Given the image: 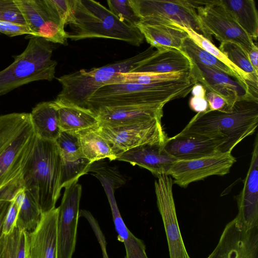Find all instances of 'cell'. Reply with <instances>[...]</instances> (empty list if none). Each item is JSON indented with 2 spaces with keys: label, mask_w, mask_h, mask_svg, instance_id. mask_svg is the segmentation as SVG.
Instances as JSON below:
<instances>
[{
  "label": "cell",
  "mask_w": 258,
  "mask_h": 258,
  "mask_svg": "<svg viewBox=\"0 0 258 258\" xmlns=\"http://www.w3.org/2000/svg\"><path fill=\"white\" fill-rule=\"evenodd\" d=\"M235 162L230 152L218 153L192 160H176L166 174L173 178V183L185 188L193 182L212 175L227 174Z\"/></svg>",
  "instance_id": "obj_12"
},
{
  "label": "cell",
  "mask_w": 258,
  "mask_h": 258,
  "mask_svg": "<svg viewBox=\"0 0 258 258\" xmlns=\"http://www.w3.org/2000/svg\"><path fill=\"white\" fill-rule=\"evenodd\" d=\"M190 73V72L169 73L130 72L118 74L107 84L125 83L148 85L176 81L189 78L191 76Z\"/></svg>",
  "instance_id": "obj_30"
},
{
  "label": "cell",
  "mask_w": 258,
  "mask_h": 258,
  "mask_svg": "<svg viewBox=\"0 0 258 258\" xmlns=\"http://www.w3.org/2000/svg\"><path fill=\"white\" fill-rule=\"evenodd\" d=\"M24 194L25 189L19 191L11 201V204L4 222L3 234L5 235L9 234L15 227Z\"/></svg>",
  "instance_id": "obj_38"
},
{
  "label": "cell",
  "mask_w": 258,
  "mask_h": 258,
  "mask_svg": "<svg viewBox=\"0 0 258 258\" xmlns=\"http://www.w3.org/2000/svg\"><path fill=\"white\" fill-rule=\"evenodd\" d=\"M41 215L42 213L35 201L28 192L25 190L16 226L25 231L30 232L37 226Z\"/></svg>",
  "instance_id": "obj_33"
},
{
  "label": "cell",
  "mask_w": 258,
  "mask_h": 258,
  "mask_svg": "<svg viewBox=\"0 0 258 258\" xmlns=\"http://www.w3.org/2000/svg\"><path fill=\"white\" fill-rule=\"evenodd\" d=\"M112 190L106 191L110 206L113 221L117 233V239L122 242L125 249L124 258H149L144 242L136 237L126 226L120 215Z\"/></svg>",
  "instance_id": "obj_26"
},
{
  "label": "cell",
  "mask_w": 258,
  "mask_h": 258,
  "mask_svg": "<svg viewBox=\"0 0 258 258\" xmlns=\"http://www.w3.org/2000/svg\"><path fill=\"white\" fill-rule=\"evenodd\" d=\"M54 49L52 43L42 38H29L24 50L0 71V96L33 82L51 81L57 64L52 59Z\"/></svg>",
  "instance_id": "obj_7"
},
{
  "label": "cell",
  "mask_w": 258,
  "mask_h": 258,
  "mask_svg": "<svg viewBox=\"0 0 258 258\" xmlns=\"http://www.w3.org/2000/svg\"><path fill=\"white\" fill-rule=\"evenodd\" d=\"M14 1L32 33V37H40L52 43L67 45V31L50 0Z\"/></svg>",
  "instance_id": "obj_11"
},
{
  "label": "cell",
  "mask_w": 258,
  "mask_h": 258,
  "mask_svg": "<svg viewBox=\"0 0 258 258\" xmlns=\"http://www.w3.org/2000/svg\"><path fill=\"white\" fill-rule=\"evenodd\" d=\"M61 157L55 141L37 137L23 171L25 190L28 192L42 214L55 208L60 195Z\"/></svg>",
  "instance_id": "obj_5"
},
{
  "label": "cell",
  "mask_w": 258,
  "mask_h": 258,
  "mask_svg": "<svg viewBox=\"0 0 258 258\" xmlns=\"http://www.w3.org/2000/svg\"><path fill=\"white\" fill-rule=\"evenodd\" d=\"M205 97L208 103V110H223L227 107L225 99L217 94L207 91Z\"/></svg>",
  "instance_id": "obj_43"
},
{
  "label": "cell",
  "mask_w": 258,
  "mask_h": 258,
  "mask_svg": "<svg viewBox=\"0 0 258 258\" xmlns=\"http://www.w3.org/2000/svg\"><path fill=\"white\" fill-rule=\"evenodd\" d=\"M250 164L243 187L237 196L238 214L235 217L246 230L258 227V138L255 137Z\"/></svg>",
  "instance_id": "obj_19"
},
{
  "label": "cell",
  "mask_w": 258,
  "mask_h": 258,
  "mask_svg": "<svg viewBox=\"0 0 258 258\" xmlns=\"http://www.w3.org/2000/svg\"><path fill=\"white\" fill-rule=\"evenodd\" d=\"M55 102L61 131L77 132L98 125L97 115L90 110Z\"/></svg>",
  "instance_id": "obj_29"
},
{
  "label": "cell",
  "mask_w": 258,
  "mask_h": 258,
  "mask_svg": "<svg viewBox=\"0 0 258 258\" xmlns=\"http://www.w3.org/2000/svg\"><path fill=\"white\" fill-rule=\"evenodd\" d=\"M59 208L45 213L36 228L26 232V255L28 258H57V220Z\"/></svg>",
  "instance_id": "obj_18"
},
{
  "label": "cell",
  "mask_w": 258,
  "mask_h": 258,
  "mask_svg": "<svg viewBox=\"0 0 258 258\" xmlns=\"http://www.w3.org/2000/svg\"><path fill=\"white\" fill-rule=\"evenodd\" d=\"M25 258H28L26 255L25 256Z\"/></svg>",
  "instance_id": "obj_48"
},
{
  "label": "cell",
  "mask_w": 258,
  "mask_h": 258,
  "mask_svg": "<svg viewBox=\"0 0 258 258\" xmlns=\"http://www.w3.org/2000/svg\"><path fill=\"white\" fill-rule=\"evenodd\" d=\"M239 69L252 76L258 77V73L251 66L248 53L238 44L231 41L220 43L218 48Z\"/></svg>",
  "instance_id": "obj_34"
},
{
  "label": "cell",
  "mask_w": 258,
  "mask_h": 258,
  "mask_svg": "<svg viewBox=\"0 0 258 258\" xmlns=\"http://www.w3.org/2000/svg\"><path fill=\"white\" fill-rule=\"evenodd\" d=\"M207 258H258V227L246 230L235 218L226 225Z\"/></svg>",
  "instance_id": "obj_15"
},
{
  "label": "cell",
  "mask_w": 258,
  "mask_h": 258,
  "mask_svg": "<svg viewBox=\"0 0 258 258\" xmlns=\"http://www.w3.org/2000/svg\"><path fill=\"white\" fill-rule=\"evenodd\" d=\"M239 26L252 38L258 36V13L253 0H220Z\"/></svg>",
  "instance_id": "obj_27"
},
{
  "label": "cell",
  "mask_w": 258,
  "mask_h": 258,
  "mask_svg": "<svg viewBox=\"0 0 258 258\" xmlns=\"http://www.w3.org/2000/svg\"><path fill=\"white\" fill-rule=\"evenodd\" d=\"M163 144L150 143L141 145L118 154L116 160L146 168L156 177L160 174H166L176 160L164 150Z\"/></svg>",
  "instance_id": "obj_20"
},
{
  "label": "cell",
  "mask_w": 258,
  "mask_h": 258,
  "mask_svg": "<svg viewBox=\"0 0 258 258\" xmlns=\"http://www.w3.org/2000/svg\"><path fill=\"white\" fill-rule=\"evenodd\" d=\"M36 139L30 113L0 115V200L25 189L23 171Z\"/></svg>",
  "instance_id": "obj_1"
},
{
  "label": "cell",
  "mask_w": 258,
  "mask_h": 258,
  "mask_svg": "<svg viewBox=\"0 0 258 258\" xmlns=\"http://www.w3.org/2000/svg\"><path fill=\"white\" fill-rule=\"evenodd\" d=\"M164 105H138L104 107L95 112L99 122L127 124L161 119Z\"/></svg>",
  "instance_id": "obj_21"
},
{
  "label": "cell",
  "mask_w": 258,
  "mask_h": 258,
  "mask_svg": "<svg viewBox=\"0 0 258 258\" xmlns=\"http://www.w3.org/2000/svg\"><path fill=\"white\" fill-rule=\"evenodd\" d=\"M196 83L191 76L176 81L153 84L115 83L104 85L89 98L87 108L95 113L104 108L128 105H165L187 96Z\"/></svg>",
  "instance_id": "obj_3"
},
{
  "label": "cell",
  "mask_w": 258,
  "mask_h": 258,
  "mask_svg": "<svg viewBox=\"0 0 258 258\" xmlns=\"http://www.w3.org/2000/svg\"><path fill=\"white\" fill-rule=\"evenodd\" d=\"M82 216L84 217L88 221L91 226L100 245L103 258H109L106 250V241L105 238L97 221L90 212L85 210L80 211L79 217Z\"/></svg>",
  "instance_id": "obj_40"
},
{
  "label": "cell",
  "mask_w": 258,
  "mask_h": 258,
  "mask_svg": "<svg viewBox=\"0 0 258 258\" xmlns=\"http://www.w3.org/2000/svg\"><path fill=\"white\" fill-rule=\"evenodd\" d=\"M61 24L64 26L69 22L72 13V0H50Z\"/></svg>",
  "instance_id": "obj_42"
},
{
  "label": "cell",
  "mask_w": 258,
  "mask_h": 258,
  "mask_svg": "<svg viewBox=\"0 0 258 258\" xmlns=\"http://www.w3.org/2000/svg\"><path fill=\"white\" fill-rule=\"evenodd\" d=\"M223 143L208 136L178 133L168 138L163 145L164 150L176 160L198 159L222 153Z\"/></svg>",
  "instance_id": "obj_17"
},
{
  "label": "cell",
  "mask_w": 258,
  "mask_h": 258,
  "mask_svg": "<svg viewBox=\"0 0 258 258\" xmlns=\"http://www.w3.org/2000/svg\"><path fill=\"white\" fill-rule=\"evenodd\" d=\"M157 177L155 181L157 204L164 224L170 258H190L179 228L172 191L173 180L164 173Z\"/></svg>",
  "instance_id": "obj_14"
},
{
  "label": "cell",
  "mask_w": 258,
  "mask_h": 258,
  "mask_svg": "<svg viewBox=\"0 0 258 258\" xmlns=\"http://www.w3.org/2000/svg\"><path fill=\"white\" fill-rule=\"evenodd\" d=\"M55 141L62 159L72 161L84 157L77 132L61 131Z\"/></svg>",
  "instance_id": "obj_36"
},
{
  "label": "cell",
  "mask_w": 258,
  "mask_h": 258,
  "mask_svg": "<svg viewBox=\"0 0 258 258\" xmlns=\"http://www.w3.org/2000/svg\"><path fill=\"white\" fill-rule=\"evenodd\" d=\"M26 231L15 226L0 237V258H25Z\"/></svg>",
  "instance_id": "obj_32"
},
{
  "label": "cell",
  "mask_w": 258,
  "mask_h": 258,
  "mask_svg": "<svg viewBox=\"0 0 258 258\" xmlns=\"http://www.w3.org/2000/svg\"><path fill=\"white\" fill-rule=\"evenodd\" d=\"M108 9L120 20L129 25L137 27L140 19L134 12L129 0H108Z\"/></svg>",
  "instance_id": "obj_37"
},
{
  "label": "cell",
  "mask_w": 258,
  "mask_h": 258,
  "mask_svg": "<svg viewBox=\"0 0 258 258\" xmlns=\"http://www.w3.org/2000/svg\"><path fill=\"white\" fill-rule=\"evenodd\" d=\"M75 181L66 186L57 220V258H72L75 251L82 186Z\"/></svg>",
  "instance_id": "obj_13"
},
{
  "label": "cell",
  "mask_w": 258,
  "mask_h": 258,
  "mask_svg": "<svg viewBox=\"0 0 258 258\" xmlns=\"http://www.w3.org/2000/svg\"><path fill=\"white\" fill-rule=\"evenodd\" d=\"M0 20L26 25L14 0H0Z\"/></svg>",
  "instance_id": "obj_39"
},
{
  "label": "cell",
  "mask_w": 258,
  "mask_h": 258,
  "mask_svg": "<svg viewBox=\"0 0 258 258\" xmlns=\"http://www.w3.org/2000/svg\"><path fill=\"white\" fill-rule=\"evenodd\" d=\"M181 50L194 62L214 69L236 79L235 74L227 66L212 54L199 47L189 37L184 39Z\"/></svg>",
  "instance_id": "obj_31"
},
{
  "label": "cell",
  "mask_w": 258,
  "mask_h": 258,
  "mask_svg": "<svg viewBox=\"0 0 258 258\" xmlns=\"http://www.w3.org/2000/svg\"><path fill=\"white\" fill-rule=\"evenodd\" d=\"M72 15L67 24L68 39L108 38L140 46L144 37L137 27L120 20L108 8L93 0H72Z\"/></svg>",
  "instance_id": "obj_4"
},
{
  "label": "cell",
  "mask_w": 258,
  "mask_h": 258,
  "mask_svg": "<svg viewBox=\"0 0 258 258\" xmlns=\"http://www.w3.org/2000/svg\"><path fill=\"white\" fill-rule=\"evenodd\" d=\"M98 131L109 143L116 155L144 144H164L167 138L159 119L127 124L99 122Z\"/></svg>",
  "instance_id": "obj_10"
},
{
  "label": "cell",
  "mask_w": 258,
  "mask_h": 258,
  "mask_svg": "<svg viewBox=\"0 0 258 258\" xmlns=\"http://www.w3.org/2000/svg\"><path fill=\"white\" fill-rule=\"evenodd\" d=\"M248 57L251 66L258 73V48L254 42L252 44L251 49L248 53Z\"/></svg>",
  "instance_id": "obj_46"
},
{
  "label": "cell",
  "mask_w": 258,
  "mask_h": 258,
  "mask_svg": "<svg viewBox=\"0 0 258 258\" xmlns=\"http://www.w3.org/2000/svg\"><path fill=\"white\" fill-rule=\"evenodd\" d=\"M192 61L181 50L174 48L153 50L145 62L133 72L169 73L190 72Z\"/></svg>",
  "instance_id": "obj_22"
},
{
  "label": "cell",
  "mask_w": 258,
  "mask_h": 258,
  "mask_svg": "<svg viewBox=\"0 0 258 258\" xmlns=\"http://www.w3.org/2000/svg\"><path fill=\"white\" fill-rule=\"evenodd\" d=\"M189 105L197 113L204 112L208 110V103L206 98L192 96L189 99Z\"/></svg>",
  "instance_id": "obj_44"
},
{
  "label": "cell",
  "mask_w": 258,
  "mask_h": 258,
  "mask_svg": "<svg viewBox=\"0 0 258 258\" xmlns=\"http://www.w3.org/2000/svg\"><path fill=\"white\" fill-rule=\"evenodd\" d=\"M205 38L212 42V35L220 43L231 41L240 45L247 53L254 42L224 8L220 0L206 1L196 8Z\"/></svg>",
  "instance_id": "obj_9"
},
{
  "label": "cell",
  "mask_w": 258,
  "mask_h": 258,
  "mask_svg": "<svg viewBox=\"0 0 258 258\" xmlns=\"http://www.w3.org/2000/svg\"><path fill=\"white\" fill-rule=\"evenodd\" d=\"M11 201L0 200V237L3 234L5 220L9 210Z\"/></svg>",
  "instance_id": "obj_45"
},
{
  "label": "cell",
  "mask_w": 258,
  "mask_h": 258,
  "mask_svg": "<svg viewBox=\"0 0 258 258\" xmlns=\"http://www.w3.org/2000/svg\"><path fill=\"white\" fill-rule=\"evenodd\" d=\"M190 73L195 82L202 84L207 91L217 94L225 99L227 107L224 110L230 109L239 99H258L249 93L238 81L214 69L192 61Z\"/></svg>",
  "instance_id": "obj_16"
},
{
  "label": "cell",
  "mask_w": 258,
  "mask_h": 258,
  "mask_svg": "<svg viewBox=\"0 0 258 258\" xmlns=\"http://www.w3.org/2000/svg\"><path fill=\"white\" fill-rule=\"evenodd\" d=\"M0 33L13 37L24 34L27 38L32 36V33L26 25L0 20Z\"/></svg>",
  "instance_id": "obj_41"
},
{
  "label": "cell",
  "mask_w": 258,
  "mask_h": 258,
  "mask_svg": "<svg viewBox=\"0 0 258 258\" xmlns=\"http://www.w3.org/2000/svg\"><path fill=\"white\" fill-rule=\"evenodd\" d=\"M258 126V99L236 101L226 110L197 113L179 133L195 134L217 139L223 143L222 153H231Z\"/></svg>",
  "instance_id": "obj_2"
},
{
  "label": "cell",
  "mask_w": 258,
  "mask_h": 258,
  "mask_svg": "<svg viewBox=\"0 0 258 258\" xmlns=\"http://www.w3.org/2000/svg\"><path fill=\"white\" fill-rule=\"evenodd\" d=\"M98 126L77 132L83 156L92 163L105 158L116 160V154L109 143L99 133Z\"/></svg>",
  "instance_id": "obj_28"
},
{
  "label": "cell",
  "mask_w": 258,
  "mask_h": 258,
  "mask_svg": "<svg viewBox=\"0 0 258 258\" xmlns=\"http://www.w3.org/2000/svg\"><path fill=\"white\" fill-rule=\"evenodd\" d=\"M206 89L199 83H196L193 86L190 93L192 96L206 98Z\"/></svg>",
  "instance_id": "obj_47"
},
{
  "label": "cell",
  "mask_w": 258,
  "mask_h": 258,
  "mask_svg": "<svg viewBox=\"0 0 258 258\" xmlns=\"http://www.w3.org/2000/svg\"><path fill=\"white\" fill-rule=\"evenodd\" d=\"M93 163L85 157L72 161L61 158L60 187H65L89 171Z\"/></svg>",
  "instance_id": "obj_35"
},
{
  "label": "cell",
  "mask_w": 258,
  "mask_h": 258,
  "mask_svg": "<svg viewBox=\"0 0 258 258\" xmlns=\"http://www.w3.org/2000/svg\"><path fill=\"white\" fill-rule=\"evenodd\" d=\"M150 46L157 49L174 48L181 50L187 33L178 25L148 24L139 22L137 25Z\"/></svg>",
  "instance_id": "obj_23"
},
{
  "label": "cell",
  "mask_w": 258,
  "mask_h": 258,
  "mask_svg": "<svg viewBox=\"0 0 258 258\" xmlns=\"http://www.w3.org/2000/svg\"><path fill=\"white\" fill-rule=\"evenodd\" d=\"M129 2L141 22L178 25L190 28L205 37L195 1L129 0Z\"/></svg>",
  "instance_id": "obj_8"
},
{
  "label": "cell",
  "mask_w": 258,
  "mask_h": 258,
  "mask_svg": "<svg viewBox=\"0 0 258 258\" xmlns=\"http://www.w3.org/2000/svg\"><path fill=\"white\" fill-rule=\"evenodd\" d=\"M199 47L212 54L227 66L235 74L236 80L251 94L257 97L258 77L245 73L234 65L211 41L190 28L179 25Z\"/></svg>",
  "instance_id": "obj_25"
},
{
  "label": "cell",
  "mask_w": 258,
  "mask_h": 258,
  "mask_svg": "<svg viewBox=\"0 0 258 258\" xmlns=\"http://www.w3.org/2000/svg\"><path fill=\"white\" fill-rule=\"evenodd\" d=\"M153 50L150 46L129 58L90 70L82 69L66 74L56 80L62 86L55 102L61 104L87 108V103L94 93L118 74L133 72L143 64Z\"/></svg>",
  "instance_id": "obj_6"
},
{
  "label": "cell",
  "mask_w": 258,
  "mask_h": 258,
  "mask_svg": "<svg viewBox=\"0 0 258 258\" xmlns=\"http://www.w3.org/2000/svg\"><path fill=\"white\" fill-rule=\"evenodd\" d=\"M30 113L36 137L43 140L55 141L61 130L58 107L54 100L37 104Z\"/></svg>",
  "instance_id": "obj_24"
}]
</instances>
